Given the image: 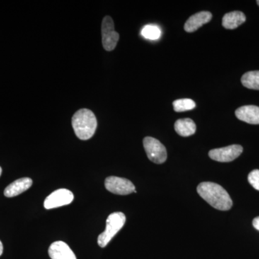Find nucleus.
Returning <instances> with one entry per match:
<instances>
[{"label": "nucleus", "mask_w": 259, "mask_h": 259, "mask_svg": "<svg viewBox=\"0 0 259 259\" xmlns=\"http://www.w3.org/2000/svg\"><path fill=\"white\" fill-rule=\"evenodd\" d=\"M197 192L202 198L214 208L219 210H229L233 201L229 194L221 185L213 182H202L197 187Z\"/></svg>", "instance_id": "obj_1"}, {"label": "nucleus", "mask_w": 259, "mask_h": 259, "mask_svg": "<svg viewBox=\"0 0 259 259\" xmlns=\"http://www.w3.org/2000/svg\"><path fill=\"white\" fill-rule=\"evenodd\" d=\"M71 122L75 134L82 141L91 139L97 127L96 116L88 109H81L75 112Z\"/></svg>", "instance_id": "obj_2"}, {"label": "nucleus", "mask_w": 259, "mask_h": 259, "mask_svg": "<svg viewBox=\"0 0 259 259\" xmlns=\"http://www.w3.org/2000/svg\"><path fill=\"white\" fill-rule=\"evenodd\" d=\"M125 221V215L122 212H117L110 214L107 219L105 231L99 236L97 239L99 245L102 248H105L115 235L122 229Z\"/></svg>", "instance_id": "obj_3"}, {"label": "nucleus", "mask_w": 259, "mask_h": 259, "mask_svg": "<svg viewBox=\"0 0 259 259\" xmlns=\"http://www.w3.org/2000/svg\"><path fill=\"white\" fill-rule=\"evenodd\" d=\"M143 143L145 151L150 161L157 164H161L166 161V148L158 140L152 137H146Z\"/></svg>", "instance_id": "obj_4"}, {"label": "nucleus", "mask_w": 259, "mask_h": 259, "mask_svg": "<svg viewBox=\"0 0 259 259\" xmlns=\"http://www.w3.org/2000/svg\"><path fill=\"white\" fill-rule=\"evenodd\" d=\"M120 35L115 30V25L111 17L105 16L102 23V46L107 51H112L115 49Z\"/></svg>", "instance_id": "obj_5"}, {"label": "nucleus", "mask_w": 259, "mask_h": 259, "mask_svg": "<svg viewBox=\"0 0 259 259\" xmlns=\"http://www.w3.org/2000/svg\"><path fill=\"white\" fill-rule=\"evenodd\" d=\"M105 186L109 192L119 195H127L136 191V187L131 181L121 177H107Z\"/></svg>", "instance_id": "obj_6"}, {"label": "nucleus", "mask_w": 259, "mask_h": 259, "mask_svg": "<svg viewBox=\"0 0 259 259\" xmlns=\"http://www.w3.org/2000/svg\"><path fill=\"white\" fill-rule=\"evenodd\" d=\"M243 151V148L240 145H231L226 147L211 150L209 152V156L214 161L231 162L241 156Z\"/></svg>", "instance_id": "obj_7"}, {"label": "nucleus", "mask_w": 259, "mask_h": 259, "mask_svg": "<svg viewBox=\"0 0 259 259\" xmlns=\"http://www.w3.org/2000/svg\"><path fill=\"white\" fill-rule=\"evenodd\" d=\"M74 198V194L71 191L66 189H60L48 196L44 202V207L50 209L67 205L73 202Z\"/></svg>", "instance_id": "obj_8"}, {"label": "nucleus", "mask_w": 259, "mask_h": 259, "mask_svg": "<svg viewBox=\"0 0 259 259\" xmlns=\"http://www.w3.org/2000/svg\"><path fill=\"white\" fill-rule=\"evenodd\" d=\"M212 18L210 12L202 11L190 17L185 24V30L187 32H193L200 28L204 24L209 23Z\"/></svg>", "instance_id": "obj_9"}, {"label": "nucleus", "mask_w": 259, "mask_h": 259, "mask_svg": "<svg viewBox=\"0 0 259 259\" xmlns=\"http://www.w3.org/2000/svg\"><path fill=\"white\" fill-rule=\"evenodd\" d=\"M238 120L251 125H259V107L255 105H245L236 110Z\"/></svg>", "instance_id": "obj_10"}, {"label": "nucleus", "mask_w": 259, "mask_h": 259, "mask_svg": "<svg viewBox=\"0 0 259 259\" xmlns=\"http://www.w3.org/2000/svg\"><path fill=\"white\" fill-rule=\"evenodd\" d=\"M49 256L51 259H76L69 245L63 241H56L50 245Z\"/></svg>", "instance_id": "obj_11"}, {"label": "nucleus", "mask_w": 259, "mask_h": 259, "mask_svg": "<svg viewBox=\"0 0 259 259\" xmlns=\"http://www.w3.org/2000/svg\"><path fill=\"white\" fill-rule=\"evenodd\" d=\"M32 185V180L28 177L19 179L5 188L4 194L7 197H13L28 190Z\"/></svg>", "instance_id": "obj_12"}, {"label": "nucleus", "mask_w": 259, "mask_h": 259, "mask_svg": "<svg viewBox=\"0 0 259 259\" xmlns=\"http://www.w3.org/2000/svg\"><path fill=\"white\" fill-rule=\"evenodd\" d=\"M246 17L241 11H233L226 13L223 18V26L228 30H233L244 23Z\"/></svg>", "instance_id": "obj_13"}, {"label": "nucleus", "mask_w": 259, "mask_h": 259, "mask_svg": "<svg viewBox=\"0 0 259 259\" xmlns=\"http://www.w3.org/2000/svg\"><path fill=\"white\" fill-rule=\"evenodd\" d=\"M175 129L177 134L182 137H189L195 134L197 126L192 119L183 118L176 121Z\"/></svg>", "instance_id": "obj_14"}, {"label": "nucleus", "mask_w": 259, "mask_h": 259, "mask_svg": "<svg viewBox=\"0 0 259 259\" xmlns=\"http://www.w3.org/2000/svg\"><path fill=\"white\" fill-rule=\"evenodd\" d=\"M241 83L250 90H259V71H248L243 75Z\"/></svg>", "instance_id": "obj_15"}, {"label": "nucleus", "mask_w": 259, "mask_h": 259, "mask_svg": "<svg viewBox=\"0 0 259 259\" xmlns=\"http://www.w3.org/2000/svg\"><path fill=\"white\" fill-rule=\"evenodd\" d=\"M173 107L175 112H186L195 108L196 103L191 99H180L173 102Z\"/></svg>", "instance_id": "obj_16"}, {"label": "nucleus", "mask_w": 259, "mask_h": 259, "mask_svg": "<svg viewBox=\"0 0 259 259\" xmlns=\"http://www.w3.org/2000/svg\"><path fill=\"white\" fill-rule=\"evenodd\" d=\"M143 36L150 40H157L161 35V29L156 25H146L141 31Z\"/></svg>", "instance_id": "obj_17"}, {"label": "nucleus", "mask_w": 259, "mask_h": 259, "mask_svg": "<svg viewBox=\"0 0 259 259\" xmlns=\"http://www.w3.org/2000/svg\"><path fill=\"white\" fill-rule=\"evenodd\" d=\"M248 180L250 185L255 189L259 191V170H253L248 175Z\"/></svg>", "instance_id": "obj_18"}, {"label": "nucleus", "mask_w": 259, "mask_h": 259, "mask_svg": "<svg viewBox=\"0 0 259 259\" xmlns=\"http://www.w3.org/2000/svg\"><path fill=\"white\" fill-rule=\"evenodd\" d=\"M253 226L254 227L257 231H259V216L253 219Z\"/></svg>", "instance_id": "obj_19"}, {"label": "nucleus", "mask_w": 259, "mask_h": 259, "mask_svg": "<svg viewBox=\"0 0 259 259\" xmlns=\"http://www.w3.org/2000/svg\"><path fill=\"white\" fill-rule=\"evenodd\" d=\"M3 243H2L1 241H0V256L3 254Z\"/></svg>", "instance_id": "obj_20"}, {"label": "nucleus", "mask_w": 259, "mask_h": 259, "mask_svg": "<svg viewBox=\"0 0 259 259\" xmlns=\"http://www.w3.org/2000/svg\"><path fill=\"white\" fill-rule=\"evenodd\" d=\"M2 175V168L0 167V176H1Z\"/></svg>", "instance_id": "obj_21"}, {"label": "nucleus", "mask_w": 259, "mask_h": 259, "mask_svg": "<svg viewBox=\"0 0 259 259\" xmlns=\"http://www.w3.org/2000/svg\"><path fill=\"white\" fill-rule=\"evenodd\" d=\"M256 3H257V4H258V5L259 6V0H258V1H256Z\"/></svg>", "instance_id": "obj_22"}]
</instances>
